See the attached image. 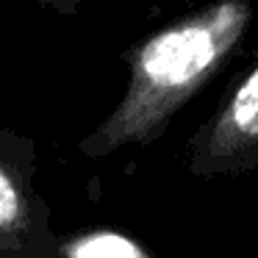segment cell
<instances>
[{"label": "cell", "instance_id": "cell-1", "mask_svg": "<svg viewBox=\"0 0 258 258\" xmlns=\"http://www.w3.org/2000/svg\"><path fill=\"white\" fill-rule=\"evenodd\" d=\"M250 20V0H217L145 39L131 56L122 100L84 139V150L89 156H108L119 147L156 139L228 61Z\"/></svg>", "mask_w": 258, "mask_h": 258}, {"label": "cell", "instance_id": "cell-2", "mask_svg": "<svg viewBox=\"0 0 258 258\" xmlns=\"http://www.w3.org/2000/svg\"><path fill=\"white\" fill-rule=\"evenodd\" d=\"M252 161H258V64L200 131L191 153L197 172L244 169Z\"/></svg>", "mask_w": 258, "mask_h": 258}, {"label": "cell", "instance_id": "cell-3", "mask_svg": "<svg viewBox=\"0 0 258 258\" xmlns=\"http://www.w3.org/2000/svg\"><path fill=\"white\" fill-rule=\"evenodd\" d=\"M31 228V206L14 172L0 161V250H20Z\"/></svg>", "mask_w": 258, "mask_h": 258}, {"label": "cell", "instance_id": "cell-4", "mask_svg": "<svg viewBox=\"0 0 258 258\" xmlns=\"http://www.w3.org/2000/svg\"><path fill=\"white\" fill-rule=\"evenodd\" d=\"M61 258H153V255L122 230L95 228L73 236L64 244Z\"/></svg>", "mask_w": 258, "mask_h": 258}, {"label": "cell", "instance_id": "cell-5", "mask_svg": "<svg viewBox=\"0 0 258 258\" xmlns=\"http://www.w3.org/2000/svg\"><path fill=\"white\" fill-rule=\"evenodd\" d=\"M42 3H53V6H78L84 0H42Z\"/></svg>", "mask_w": 258, "mask_h": 258}]
</instances>
